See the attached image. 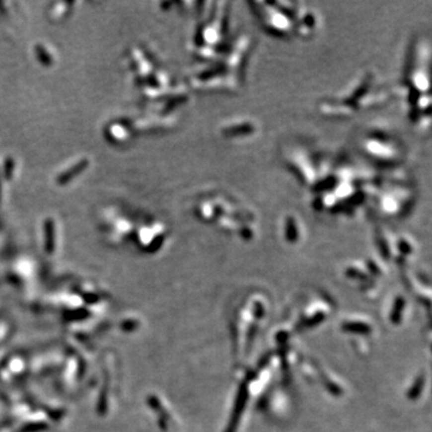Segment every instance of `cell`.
<instances>
[{
    "mask_svg": "<svg viewBox=\"0 0 432 432\" xmlns=\"http://www.w3.org/2000/svg\"><path fill=\"white\" fill-rule=\"evenodd\" d=\"M430 43L418 39L411 50L403 88L407 90L411 120L422 129L430 124Z\"/></svg>",
    "mask_w": 432,
    "mask_h": 432,
    "instance_id": "6da1fadb",
    "label": "cell"
},
{
    "mask_svg": "<svg viewBox=\"0 0 432 432\" xmlns=\"http://www.w3.org/2000/svg\"><path fill=\"white\" fill-rule=\"evenodd\" d=\"M255 12L268 31L287 37H309L318 28L317 13L302 2H253Z\"/></svg>",
    "mask_w": 432,
    "mask_h": 432,
    "instance_id": "7a4b0ae2",
    "label": "cell"
},
{
    "mask_svg": "<svg viewBox=\"0 0 432 432\" xmlns=\"http://www.w3.org/2000/svg\"><path fill=\"white\" fill-rule=\"evenodd\" d=\"M388 95L387 86L379 83L374 74L365 73L345 93L324 100L319 105V109L329 117H350L361 109L383 102Z\"/></svg>",
    "mask_w": 432,
    "mask_h": 432,
    "instance_id": "3957f363",
    "label": "cell"
},
{
    "mask_svg": "<svg viewBox=\"0 0 432 432\" xmlns=\"http://www.w3.org/2000/svg\"><path fill=\"white\" fill-rule=\"evenodd\" d=\"M198 215L208 222L217 224L224 229H230L238 234H249L251 237L255 215L246 207L223 194H212L201 200L198 204Z\"/></svg>",
    "mask_w": 432,
    "mask_h": 432,
    "instance_id": "277c9868",
    "label": "cell"
},
{
    "mask_svg": "<svg viewBox=\"0 0 432 432\" xmlns=\"http://www.w3.org/2000/svg\"><path fill=\"white\" fill-rule=\"evenodd\" d=\"M413 187L406 181H372L370 195L374 209L383 216L402 215L413 201Z\"/></svg>",
    "mask_w": 432,
    "mask_h": 432,
    "instance_id": "5b68a950",
    "label": "cell"
},
{
    "mask_svg": "<svg viewBox=\"0 0 432 432\" xmlns=\"http://www.w3.org/2000/svg\"><path fill=\"white\" fill-rule=\"evenodd\" d=\"M226 5V2H215L209 19L200 25L196 34V47L200 56L206 59L214 60L223 53L227 29Z\"/></svg>",
    "mask_w": 432,
    "mask_h": 432,
    "instance_id": "8992f818",
    "label": "cell"
},
{
    "mask_svg": "<svg viewBox=\"0 0 432 432\" xmlns=\"http://www.w3.org/2000/svg\"><path fill=\"white\" fill-rule=\"evenodd\" d=\"M360 149L368 158L383 166H395L405 156L401 141L382 129H372L362 135Z\"/></svg>",
    "mask_w": 432,
    "mask_h": 432,
    "instance_id": "52a82bcc",
    "label": "cell"
},
{
    "mask_svg": "<svg viewBox=\"0 0 432 432\" xmlns=\"http://www.w3.org/2000/svg\"><path fill=\"white\" fill-rule=\"evenodd\" d=\"M258 125L251 119H229L221 125V134L228 140L250 138L258 132Z\"/></svg>",
    "mask_w": 432,
    "mask_h": 432,
    "instance_id": "ba28073f",
    "label": "cell"
},
{
    "mask_svg": "<svg viewBox=\"0 0 432 432\" xmlns=\"http://www.w3.org/2000/svg\"><path fill=\"white\" fill-rule=\"evenodd\" d=\"M282 229H284L285 238H286L287 241H289V243L298 241L301 233L299 218L294 215L287 214L282 218Z\"/></svg>",
    "mask_w": 432,
    "mask_h": 432,
    "instance_id": "9c48e42d",
    "label": "cell"
},
{
    "mask_svg": "<svg viewBox=\"0 0 432 432\" xmlns=\"http://www.w3.org/2000/svg\"><path fill=\"white\" fill-rule=\"evenodd\" d=\"M84 167H85V162H82V163H80V165L74 166L73 168H72L71 171H70V173H66L65 175H63V177L59 179V181L64 183V181H66V180H70L72 177H74V175H76V174H78V172L82 171V169L84 168Z\"/></svg>",
    "mask_w": 432,
    "mask_h": 432,
    "instance_id": "30bf717a",
    "label": "cell"
}]
</instances>
